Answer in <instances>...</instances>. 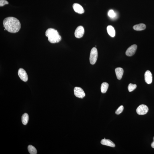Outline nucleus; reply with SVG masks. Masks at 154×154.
I'll return each mask as SVG.
<instances>
[{"label": "nucleus", "instance_id": "13", "mask_svg": "<svg viewBox=\"0 0 154 154\" xmlns=\"http://www.w3.org/2000/svg\"><path fill=\"white\" fill-rule=\"evenodd\" d=\"M107 30L108 33L112 37H114L115 35V30L112 26H108L107 27Z\"/></svg>", "mask_w": 154, "mask_h": 154}, {"label": "nucleus", "instance_id": "12", "mask_svg": "<svg viewBox=\"0 0 154 154\" xmlns=\"http://www.w3.org/2000/svg\"><path fill=\"white\" fill-rule=\"evenodd\" d=\"M115 72L117 79H121L124 73L123 69L121 67L117 68L115 69Z\"/></svg>", "mask_w": 154, "mask_h": 154}, {"label": "nucleus", "instance_id": "16", "mask_svg": "<svg viewBox=\"0 0 154 154\" xmlns=\"http://www.w3.org/2000/svg\"><path fill=\"white\" fill-rule=\"evenodd\" d=\"M109 86V84L107 83L104 82L102 84L101 86V91L102 93L106 92Z\"/></svg>", "mask_w": 154, "mask_h": 154}, {"label": "nucleus", "instance_id": "22", "mask_svg": "<svg viewBox=\"0 0 154 154\" xmlns=\"http://www.w3.org/2000/svg\"><path fill=\"white\" fill-rule=\"evenodd\" d=\"M153 139L154 141L151 144V147L153 148L154 149V137L153 138Z\"/></svg>", "mask_w": 154, "mask_h": 154}, {"label": "nucleus", "instance_id": "1", "mask_svg": "<svg viewBox=\"0 0 154 154\" xmlns=\"http://www.w3.org/2000/svg\"><path fill=\"white\" fill-rule=\"evenodd\" d=\"M3 24L5 29L10 33H17L21 29L20 23L15 17H9L5 18L3 20Z\"/></svg>", "mask_w": 154, "mask_h": 154}, {"label": "nucleus", "instance_id": "10", "mask_svg": "<svg viewBox=\"0 0 154 154\" xmlns=\"http://www.w3.org/2000/svg\"><path fill=\"white\" fill-rule=\"evenodd\" d=\"M73 7L74 10L76 12L81 14L84 12V10L82 6L78 3H74L73 5Z\"/></svg>", "mask_w": 154, "mask_h": 154}, {"label": "nucleus", "instance_id": "2", "mask_svg": "<svg viewBox=\"0 0 154 154\" xmlns=\"http://www.w3.org/2000/svg\"><path fill=\"white\" fill-rule=\"evenodd\" d=\"M48 40L51 43H57L61 41V37L57 30L52 28L48 29L45 33Z\"/></svg>", "mask_w": 154, "mask_h": 154}, {"label": "nucleus", "instance_id": "9", "mask_svg": "<svg viewBox=\"0 0 154 154\" xmlns=\"http://www.w3.org/2000/svg\"><path fill=\"white\" fill-rule=\"evenodd\" d=\"M145 77L146 83L149 84L152 83L153 81V75L150 71L147 70L146 72Z\"/></svg>", "mask_w": 154, "mask_h": 154}, {"label": "nucleus", "instance_id": "17", "mask_svg": "<svg viewBox=\"0 0 154 154\" xmlns=\"http://www.w3.org/2000/svg\"><path fill=\"white\" fill-rule=\"evenodd\" d=\"M28 151L31 154H37V152L35 148L31 145H29L28 147Z\"/></svg>", "mask_w": 154, "mask_h": 154}, {"label": "nucleus", "instance_id": "4", "mask_svg": "<svg viewBox=\"0 0 154 154\" xmlns=\"http://www.w3.org/2000/svg\"><path fill=\"white\" fill-rule=\"evenodd\" d=\"M149 109L147 105H140L137 109V112L138 114L144 115L147 114L148 112Z\"/></svg>", "mask_w": 154, "mask_h": 154}, {"label": "nucleus", "instance_id": "5", "mask_svg": "<svg viewBox=\"0 0 154 154\" xmlns=\"http://www.w3.org/2000/svg\"><path fill=\"white\" fill-rule=\"evenodd\" d=\"M74 93L76 97L83 99L85 96V93L83 90L80 87H76L74 89Z\"/></svg>", "mask_w": 154, "mask_h": 154}, {"label": "nucleus", "instance_id": "11", "mask_svg": "<svg viewBox=\"0 0 154 154\" xmlns=\"http://www.w3.org/2000/svg\"><path fill=\"white\" fill-rule=\"evenodd\" d=\"M101 143L102 145L112 147H115V144L109 139H104L102 140Z\"/></svg>", "mask_w": 154, "mask_h": 154}, {"label": "nucleus", "instance_id": "15", "mask_svg": "<svg viewBox=\"0 0 154 154\" xmlns=\"http://www.w3.org/2000/svg\"><path fill=\"white\" fill-rule=\"evenodd\" d=\"M29 119V115L27 113L23 114L21 117L22 123L24 125H26L28 122Z\"/></svg>", "mask_w": 154, "mask_h": 154}, {"label": "nucleus", "instance_id": "3", "mask_svg": "<svg viewBox=\"0 0 154 154\" xmlns=\"http://www.w3.org/2000/svg\"><path fill=\"white\" fill-rule=\"evenodd\" d=\"M98 51L96 48L93 47L91 50L90 56V63L92 65H94L96 62L98 58Z\"/></svg>", "mask_w": 154, "mask_h": 154}, {"label": "nucleus", "instance_id": "8", "mask_svg": "<svg viewBox=\"0 0 154 154\" xmlns=\"http://www.w3.org/2000/svg\"><path fill=\"white\" fill-rule=\"evenodd\" d=\"M136 45H133L129 47L126 51V55L128 56H131L134 55L137 49Z\"/></svg>", "mask_w": 154, "mask_h": 154}, {"label": "nucleus", "instance_id": "18", "mask_svg": "<svg viewBox=\"0 0 154 154\" xmlns=\"http://www.w3.org/2000/svg\"><path fill=\"white\" fill-rule=\"evenodd\" d=\"M137 87V85L136 84H130L128 87V89L130 92H131L135 90Z\"/></svg>", "mask_w": 154, "mask_h": 154}, {"label": "nucleus", "instance_id": "14", "mask_svg": "<svg viewBox=\"0 0 154 154\" xmlns=\"http://www.w3.org/2000/svg\"><path fill=\"white\" fill-rule=\"evenodd\" d=\"M146 25L144 24L140 23L134 26L133 28L136 31H142L146 28Z\"/></svg>", "mask_w": 154, "mask_h": 154}, {"label": "nucleus", "instance_id": "20", "mask_svg": "<svg viewBox=\"0 0 154 154\" xmlns=\"http://www.w3.org/2000/svg\"><path fill=\"white\" fill-rule=\"evenodd\" d=\"M108 15L111 18H114L116 16V14L114 11L113 10H110L109 11Z\"/></svg>", "mask_w": 154, "mask_h": 154}, {"label": "nucleus", "instance_id": "6", "mask_svg": "<svg viewBox=\"0 0 154 154\" xmlns=\"http://www.w3.org/2000/svg\"><path fill=\"white\" fill-rule=\"evenodd\" d=\"M84 32V29L82 26H79L77 27L75 31V37L78 38H80L83 37Z\"/></svg>", "mask_w": 154, "mask_h": 154}, {"label": "nucleus", "instance_id": "7", "mask_svg": "<svg viewBox=\"0 0 154 154\" xmlns=\"http://www.w3.org/2000/svg\"><path fill=\"white\" fill-rule=\"evenodd\" d=\"M18 74L21 80L25 82L27 81L28 75L24 70L22 68L19 69L18 71Z\"/></svg>", "mask_w": 154, "mask_h": 154}, {"label": "nucleus", "instance_id": "21", "mask_svg": "<svg viewBox=\"0 0 154 154\" xmlns=\"http://www.w3.org/2000/svg\"><path fill=\"white\" fill-rule=\"evenodd\" d=\"M9 4L8 2L6 0H0V6H3L4 5L8 4Z\"/></svg>", "mask_w": 154, "mask_h": 154}, {"label": "nucleus", "instance_id": "19", "mask_svg": "<svg viewBox=\"0 0 154 154\" xmlns=\"http://www.w3.org/2000/svg\"><path fill=\"white\" fill-rule=\"evenodd\" d=\"M124 107L123 106L121 105L119 107L116 111L115 113L116 114L119 115L121 114L123 111Z\"/></svg>", "mask_w": 154, "mask_h": 154}]
</instances>
